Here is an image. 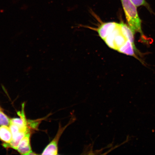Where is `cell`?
<instances>
[{
    "label": "cell",
    "instance_id": "277c9868",
    "mask_svg": "<svg viewBox=\"0 0 155 155\" xmlns=\"http://www.w3.org/2000/svg\"><path fill=\"white\" fill-rule=\"evenodd\" d=\"M12 135V139L11 142L6 145V147L11 148L17 150L19 142L27 133L30 131H26L20 128L16 125L12 123L9 126Z\"/></svg>",
    "mask_w": 155,
    "mask_h": 155
},
{
    "label": "cell",
    "instance_id": "ba28073f",
    "mask_svg": "<svg viewBox=\"0 0 155 155\" xmlns=\"http://www.w3.org/2000/svg\"><path fill=\"white\" fill-rule=\"evenodd\" d=\"M134 50L132 44L129 40H127L125 44L118 50V51L128 55L133 56L137 58L134 53Z\"/></svg>",
    "mask_w": 155,
    "mask_h": 155
},
{
    "label": "cell",
    "instance_id": "8992f818",
    "mask_svg": "<svg viewBox=\"0 0 155 155\" xmlns=\"http://www.w3.org/2000/svg\"><path fill=\"white\" fill-rule=\"evenodd\" d=\"M12 139V135L10 128L7 126L0 127V140L4 144H8Z\"/></svg>",
    "mask_w": 155,
    "mask_h": 155
},
{
    "label": "cell",
    "instance_id": "5b68a950",
    "mask_svg": "<svg viewBox=\"0 0 155 155\" xmlns=\"http://www.w3.org/2000/svg\"><path fill=\"white\" fill-rule=\"evenodd\" d=\"M30 132L27 133L19 142L16 150L21 154L26 155L31 151L30 143Z\"/></svg>",
    "mask_w": 155,
    "mask_h": 155
},
{
    "label": "cell",
    "instance_id": "3957f363",
    "mask_svg": "<svg viewBox=\"0 0 155 155\" xmlns=\"http://www.w3.org/2000/svg\"><path fill=\"white\" fill-rule=\"evenodd\" d=\"M108 47L118 51L127 41L121 31L120 24H118L116 28L102 39Z\"/></svg>",
    "mask_w": 155,
    "mask_h": 155
},
{
    "label": "cell",
    "instance_id": "6da1fadb",
    "mask_svg": "<svg viewBox=\"0 0 155 155\" xmlns=\"http://www.w3.org/2000/svg\"><path fill=\"white\" fill-rule=\"evenodd\" d=\"M122 7L124 12L128 24L134 35L138 32L144 37L142 29L141 21L137 12V7L130 0H121Z\"/></svg>",
    "mask_w": 155,
    "mask_h": 155
},
{
    "label": "cell",
    "instance_id": "8fae6325",
    "mask_svg": "<svg viewBox=\"0 0 155 155\" xmlns=\"http://www.w3.org/2000/svg\"><path fill=\"white\" fill-rule=\"evenodd\" d=\"M36 154L34 152H32V150L30 151V152L28 153L26 155H36Z\"/></svg>",
    "mask_w": 155,
    "mask_h": 155
},
{
    "label": "cell",
    "instance_id": "30bf717a",
    "mask_svg": "<svg viewBox=\"0 0 155 155\" xmlns=\"http://www.w3.org/2000/svg\"><path fill=\"white\" fill-rule=\"evenodd\" d=\"M11 123V119L0 110V125L9 127Z\"/></svg>",
    "mask_w": 155,
    "mask_h": 155
},
{
    "label": "cell",
    "instance_id": "7c38bea8",
    "mask_svg": "<svg viewBox=\"0 0 155 155\" xmlns=\"http://www.w3.org/2000/svg\"></svg>",
    "mask_w": 155,
    "mask_h": 155
},
{
    "label": "cell",
    "instance_id": "52a82bcc",
    "mask_svg": "<svg viewBox=\"0 0 155 155\" xmlns=\"http://www.w3.org/2000/svg\"><path fill=\"white\" fill-rule=\"evenodd\" d=\"M120 27L122 34L125 37L127 40H129L132 44L134 48L135 51L137 52V50L135 47L134 44V34L129 26L124 23H120Z\"/></svg>",
    "mask_w": 155,
    "mask_h": 155
},
{
    "label": "cell",
    "instance_id": "7a4b0ae2",
    "mask_svg": "<svg viewBox=\"0 0 155 155\" xmlns=\"http://www.w3.org/2000/svg\"><path fill=\"white\" fill-rule=\"evenodd\" d=\"M76 120V118L75 117V116L74 114H72L68 123L67 124V125L62 127L61 123H59V127L55 137L44 149L41 154L52 155L59 154H58V152H59L58 144L62 135L68 127L74 123Z\"/></svg>",
    "mask_w": 155,
    "mask_h": 155
},
{
    "label": "cell",
    "instance_id": "9c48e42d",
    "mask_svg": "<svg viewBox=\"0 0 155 155\" xmlns=\"http://www.w3.org/2000/svg\"><path fill=\"white\" fill-rule=\"evenodd\" d=\"M137 7L144 6L147 8L150 12H152L150 5L147 2L146 0H130Z\"/></svg>",
    "mask_w": 155,
    "mask_h": 155
}]
</instances>
